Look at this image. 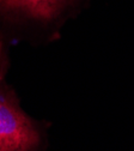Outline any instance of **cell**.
<instances>
[{"instance_id": "cell-2", "label": "cell", "mask_w": 134, "mask_h": 151, "mask_svg": "<svg viewBox=\"0 0 134 151\" xmlns=\"http://www.w3.org/2000/svg\"><path fill=\"white\" fill-rule=\"evenodd\" d=\"M47 124L23 110L6 77H0V151H44Z\"/></svg>"}, {"instance_id": "cell-1", "label": "cell", "mask_w": 134, "mask_h": 151, "mask_svg": "<svg viewBox=\"0 0 134 151\" xmlns=\"http://www.w3.org/2000/svg\"><path fill=\"white\" fill-rule=\"evenodd\" d=\"M91 0H0V77L10 70V48L21 42H48Z\"/></svg>"}]
</instances>
